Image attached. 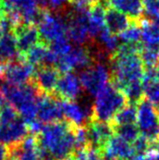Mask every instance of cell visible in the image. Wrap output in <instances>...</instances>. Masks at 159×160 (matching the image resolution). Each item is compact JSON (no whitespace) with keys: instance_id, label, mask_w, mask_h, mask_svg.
Segmentation results:
<instances>
[{"instance_id":"cell-1","label":"cell","mask_w":159,"mask_h":160,"mask_svg":"<svg viewBox=\"0 0 159 160\" xmlns=\"http://www.w3.org/2000/svg\"><path fill=\"white\" fill-rule=\"evenodd\" d=\"M74 128L65 120L46 124L37 135L42 160H68L75 151Z\"/></svg>"},{"instance_id":"cell-2","label":"cell","mask_w":159,"mask_h":160,"mask_svg":"<svg viewBox=\"0 0 159 160\" xmlns=\"http://www.w3.org/2000/svg\"><path fill=\"white\" fill-rule=\"evenodd\" d=\"M139 46L121 45L110 60L112 83L123 91L131 84L142 82L145 67L139 56Z\"/></svg>"},{"instance_id":"cell-3","label":"cell","mask_w":159,"mask_h":160,"mask_svg":"<svg viewBox=\"0 0 159 160\" xmlns=\"http://www.w3.org/2000/svg\"><path fill=\"white\" fill-rule=\"evenodd\" d=\"M0 94L7 104L15 109L27 125L37 120V102L41 93L32 82L16 86L1 80Z\"/></svg>"},{"instance_id":"cell-4","label":"cell","mask_w":159,"mask_h":160,"mask_svg":"<svg viewBox=\"0 0 159 160\" xmlns=\"http://www.w3.org/2000/svg\"><path fill=\"white\" fill-rule=\"evenodd\" d=\"M128 103L124 93L110 82L94 96L92 120L111 123L114 117Z\"/></svg>"},{"instance_id":"cell-5","label":"cell","mask_w":159,"mask_h":160,"mask_svg":"<svg viewBox=\"0 0 159 160\" xmlns=\"http://www.w3.org/2000/svg\"><path fill=\"white\" fill-rule=\"evenodd\" d=\"M88 11L72 7L63 15L67 28L66 37L73 45L83 46L90 42Z\"/></svg>"},{"instance_id":"cell-6","label":"cell","mask_w":159,"mask_h":160,"mask_svg":"<svg viewBox=\"0 0 159 160\" xmlns=\"http://www.w3.org/2000/svg\"><path fill=\"white\" fill-rule=\"evenodd\" d=\"M136 126L140 135L150 142L159 139V111L148 100L142 99L136 104Z\"/></svg>"},{"instance_id":"cell-7","label":"cell","mask_w":159,"mask_h":160,"mask_svg":"<svg viewBox=\"0 0 159 160\" xmlns=\"http://www.w3.org/2000/svg\"><path fill=\"white\" fill-rule=\"evenodd\" d=\"M82 89L88 95L95 96L111 82V70L107 64L93 63L79 74Z\"/></svg>"},{"instance_id":"cell-8","label":"cell","mask_w":159,"mask_h":160,"mask_svg":"<svg viewBox=\"0 0 159 160\" xmlns=\"http://www.w3.org/2000/svg\"><path fill=\"white\" fill-rule=\"evenodd\" d=\"M36 68L22 58L0 64V79L12 85L22 86L32 83Z\"/></svg>"},{"instance_id":"cell-9","label":"cell","mask_w":159,"mask_h":160,"mask_svg":"<svg viewBox=\"0 0 159 160\" xmlns=\"http://www.w3.org/2000/svg\"><path fill=\"white\" fill-rule=\"evenodd\" d=\"M41 43L51 45L55 41L66 37V23L63 15L45 10L43 16L37 24Z\"/></svg>"},{"instance_id":"cell-10","label":"cell","mask_w":159,"mask_h":160,"mask_svg":"<svg viewBox=\"0 0 159 160\" xmlns=\"http://www.w3.org/2000/svg\"><path fill=\"white\" fill-rule=\"evenodd\" d=\"M93 64L90 55L84 46L73 45L72 49L60 57L56 62L55 68L60 73L74 72V71H83Z\"/></svg>"},{"instance_id":"cell-11","label":"cell","mask_w":159,"mask_h":160,"mask_svg":"<svg viewBox=\"0 0 159 160\" xmlns=\"http://www.w3.org/2000/svg\"><path fill=\"white\" fill-rule=\"evenodd\" d=\"M63 120L75 128L84 127L92 121V104L86 100H61Z\"/></svg>"},{"instance_id":"cell-12","label":"cell","mask_w":159,"mask_h":160,"mask_svg":"<svg viewBox=\"0 0 159 160\" xmlns=\"http://www.w3.org/2000/svg\"><path fill=\"white\" fill-rule=\"evenodd\" d=\"M37 120L42 124H51L63 120L61 100L54 94H40L37 102Z\"/></svg>"},{"instance_id":"cell-13","label":"cell","mask_w":159,"mask_h":160,"mask_svg":"<svg viewBox=\"0 0 159 160\" xmlns=\"http://www.w3.org/2000/svg\"><path fill=\"white\" fill-rule=\"evenodd\" d=\"M88 148L102 151L107 143L114 136V128L111 123L92 120L85 126Z\"/></svg>"},{"instance_id":"cell-14","label":"cell","mask_w":159,"mask_h":160,"mask_svg":"<svg viewBox=\"0 0 159 160\" xmlns=\"http://www.w3.org/2000/svg\"><path fill=\"white\" fill-rule=\"evenodd\" d=\"M79 76L75 72H66L60 75L54 95L62 100H77L82 93Z\"/></svg>"},{"instance_id":"cell-15","label":"cell","mask_w":159,"mask_h":160,"mask_svg":"<svg viewBox=\"0 0 159 160\" xmlns=\"http://www.w3.org/2000/svg\"><path fill=\"white\" fill-rule=\"evenodd\" d=\"M28 127L22 118L7 124H0V143L8 148L18 145L27 137Z\"/></svg>"},{"instance_id":"cell-16","label":"cell","mask_w":159,"mask_h":160,"mask_svg":"<svg viewBox=\"0 0 159 160\" xmlns=\"http://www.w3.org/2000/svg\"><path fill=\"white\" fill-rule=\"evenodd\" d=\"M13 35L15 37L16 47L22 57L41 43L37 28L32 24H19L15 28Z\"/></svg>"},{"instance_id":"cell-17","label":"cell","mask_w":159,"mask_h":160,"mask_svg":"<svg viewBox=\"0 0 159 160\" xmlns=\"http://www.w3.org/2000/svg\"><path fill=\"white\" fill-rule=\"evenodd\" d=\"M61 73L55 67H40L36 69L32 84L42 94H54Z\"/></svg>"},{"instance_id":"cell-18","label":"cell","mask_w":159,"mask_h":160,"mask_svg":"<svg viewBox=\"0 0 159 160\" xmlns=\"http://www.w3.org/2000/svg\"><path fill=\"white\" fill-rule=\"evenodd\" d=\"M103 160H123L134 156L131 143L125 141L117 135H114L107 143L104 148L99 151Z\"/></svg>"},{"instance_id":"cell-19","label":"cell","mask_w":159,"mask_h":160,"mask_svg":"<svg viewBox=\"0 0 159 160\" xmlns=\"http://www.w3.org/2000/svg\"><path fill=\"white\" fill-rule=\"evenodd\" d=\"M28 64L36 68L40 67H55L57 58L47 45L40 43L22 57Z\"/></svg>"},{"instance_id":"cell-20","label":"cell","mask_w":159,"mask_h":160,"mask_svg":"<svg viewBox=\"0 0 159 160\" xmlns=\"http://www.w3.org/2000/svg\"><path fill=\"white\" fill-rule=\"evenodd\" d=\"M9 155L17 160H42L37 152V138L33 135H27L24 140L18 145L9 147Z\"/></svg>"},{"instance_id":"cell-21","label":"cell","mask_w":159,"mask_h":160,"mask_svg":"<svg viewBox=\"0 0 159 160\" xmlns=\"http://www.w3.org/2000/svg\"><path fill=\"white\" fill-rule=\"evenodd\" d=\"M110 7L121 11L133 20L140 22L144 14L143 0H107Z\"/></svg>"},{"instance_id":"cell-22","label":"cell","mask_w":159,"mask_h":160,"mask_svg":"<svg viewBox=\"0 0 159 160\" xmlns=\"http://www.w3.org/2000/svg\"><path fill=\"white\" fill-rule=\"evenodd\" d=\"M104 23L108 32L116 36H119L121 32H123L125 29L130 27L131 19L121 11L108 6L106 10V15H104Z\"/></svg>"},{"instance_id":"cell-23","label":"cell","mask_w":159,"mask_h":160,"mask_svg":"<svg viewBox=\"0 0 159 160\" xmlns=\"http://www.w3.org/2000/svg\"><path fill=\"white\" fill-rule=\"evenodd\" d=\"M142 83L145 99L159 111V81L156 79L154 68L145 69Z\"/></svg>"},{"instance_id":"cell-24","label":"cell","mask_w":159,"mask_h":160,"mask_svg":"<svg viewBox=\"0 0 159 160\" xmlns=\"http://www.w3.org/2000/svg\"><path fill=\"white\" fill-rule=\"evenodd\" d=\"M13 33L0 35V64L20 59Z\"/></svg>"},{"instance_id":"cell-25","label":"cell","mask_w":159,"mask_h":160,"mask_svg":"<svg viewBox=\"0 0 159 160\" xmlns=\"http://www.w3.org/2000/svg\"><path fill=\"white\" fill-rule=\"evenodd\" d=\"M139 26L142 46L159 49V22L147 19L141 22Z\"/></svg>"},{"instance_id":"cell-26","label":"cell","mask_w":159,"mask_h":160,"mask_svg":"<svg viewBox=\"0 0 159 160\" xmlns=\"http://www.w3.org/2000/svg\"><path fill=\"white\" fill-rule=\"evenodd\" d=\"M94 40H95V43L97 44L100 48L104 50L108 55H111V57L118 51L121 46L118 36L110 32L107 28L103 29Z\"/></svg>"},{"instance_id":"cell-27","label":"cell","mask_w":159,"mask_h":160,"mask_svg":"<svg viewBox=\"0 0 159 160\" xmlns=\"http://www.w3.org/2000/svg\"><path fill=\"white\" fill-rule=\"evenodd\" d=\"M137 120V107L134 103H127L121 108L112 121V126H123L136 124Z\"/></svg>"},{"instance_id":"cell-28","label":"cell","mask_w":159,"mask_h":160,"mask_svg":"<svg viewBox=\"0 0 159 160\" xmlns=\"http://www.w3.org/2000/svg\"><path fill=\"white\" fill-rule=\"evenodd\" d=\"M121 45L139 46L141 42V29L140 26L136 22L131 23L128 28L118 36Z\"/></svg>"},{"instance_id":"cell-29","label":"cell","mask_w":159,"mask_h":160,"mask_svg":"<svg viewBox=\"0 0 159 160\" xmlns=\"http://www.w3.org/2000/svg\"><path fill=\"white\" fill-rule=\"evenodd\" d=\"M139 56L145 69L155 68L159 62V49L142 46L139 49Z\"/></svg>"},{"instance_id":"cell-30","label":"cell","mask_w":159,"mask_h":160,"mask_svg":"<svg viewBox=\"0 0 159 160\" xmlns=\"http://www.w3.org/2000/svg\"><path fill=\"white\" fill-rule=\"evenodd\" d=\"M112 128H114L115 135L124 139L125 141L131 143V144L140 136V132H139V130H138L136 124L123 125V126H112Z\"/></svg>"},{"instance_id":"cell-31","label":"cell","mask_w":159,"mask_h":160,"mask_svg":"<svg viewBox=\"0 0 159 160\" xmlns=\"http://www.w3.org/2000/svg\"><path fill=\"white\" fill-rule=\"evenodd\" d=\"M143 9L148 20L159 22V0H143Z\"/></svg>"},{"instance_id":"cell-32","label":"cell","mask_w":159,"mask_h":160,"mask_svg":"<svg viewBox=\"0 0 159 160\" xmlns=\"http://www.w3.org/2000/svg\"><path fill=\"white\" fill-rule=\"evenodd\" d=\"M150 145H151V142L140 135V136L132 143L134 156L145 157L149 152Z\"/></svg>"},{"instance_id":"cell-33","label":"cell","mask_w":159,"mask_h":160,"mask_svg":"<svg viewBox=\"0 0 159 160\" xmlns=\"http://www.w3.org/2000/svg\"><path fill=\"white\" fill-rule=\"evenodd\" d=\"M19 116L16 111L9 104L5 103L0 109V124H7L18 119Z\"/></svg>"},{"instance_id":"cell-34","label":"cell","mask_w":159,"mask_h":160,"mask_svg":"<svg viewBox=\"0 0 159 160\" xmlns=\"http://www.w3.org/2000/svg\"><path fill=\"white\" fill-rule=\"evenodd\" d=\"M99 0H69V4L73 8L81 10H89Z\"/></svg>"},{"instance_id":"cell-35","label":"cell","mask_w":159,"mask_h":160,"mask_svg":"<svg viewBox=\"0 0 159 160\" xmlns=\"http://www.w3.org/2000/svg\"><path fill=\"white\" fill-rule=\"evenodd\" d=\"M47 6H49L53 10H60L65 6L66 3H69V0H46Z\"/></svg>"},{"instance_id":"cell-36","label":"cell","mask_w":159,"mask_h":160,"mask_svg":"<svg viewBox=\"0 0 159 160\" xmlns=\"http://www.w3.org/2000/svg\"><path fill=\"white\" fill-rule=\"evenodd\" d=\"M9 156V149L8 147L0 143V160H7Z\"/></svg>"},{"instance_id":"cell-37","label":"cell","mask_w":159,"mask_h":160,"mask_svg":"<svg viewBox=\"0 0 159 160\" xmlns=\"http://www.w3.org/2000/svg\"><path fill=\"white\" fill-rule=\"evenodd\" d=\"M88 160H103L99 151H95L88 148Z\"/></svg>"},{"instance_id":"cell-38","label":"cell","mask_w":159,"mask_h":160,"mask_svg":"<svg viewBox=\"0 0 159 160\" xmlns=\"http://www.w3.org/2000/svg\"><path fill=\"white\" fill-rule=\"evenodd\" d=\"M154 72H155V76H156V79L159 81V62L158 64L155 66V68H154Z\"/></svg>"},{"instance_id":"cell-39","label":"cell","mask_w":159,"mask_h":160,"mask_svg":"<svg viewBox=\"0 0 159 160\" xmlns=\"http://www.w3.org/2000/svg\"><path fill=\"white\" fill-rule=\"evenodd\" d=\"M4 104H5V100L3 99V98H2V95L0 94V109L2 108V107L4 106Z\"/></svg>"},{"instance_id":"cell-40","label":"cell","mask_w":159,"mask_h":160,"mask_svg":"<svg viewBox=\"0 0 159 160\" xmlns=\"http://www.w3.org/2000/svg\"><path fill=\"white\" fill-rule=\"evenodd\" d=\"M7 160H17V159H16L14 156H12V155H9V156H8V158H7Z\"/></svg>"},{"instance_id":"cell-41","label":"cell","mask_w":159,"mask_h":160,"mask_svg":"<svg viewBox=\"0 0 159 160\" xmlns=\"http://www.w3.org/2000/svg\"><path fill=\"white\" fill-rule=\"evenodd\" d=\"M0 16H1V8H0Z\"/></svg>"},{"instance_id":"cell-42","label":"cell","mask_w":159,"mask_h":160,"mask_svg":"<svg viewBox=\"0 0 159 160\" xmlns=\"http://www.w3.org/2000/svg\"><path fill=\"white\" fill-rule=\"evenodd\" d=\"M68 160H73V159H72V158H71V157H70V158H69Z\"/></svg>"}]
</instances>
